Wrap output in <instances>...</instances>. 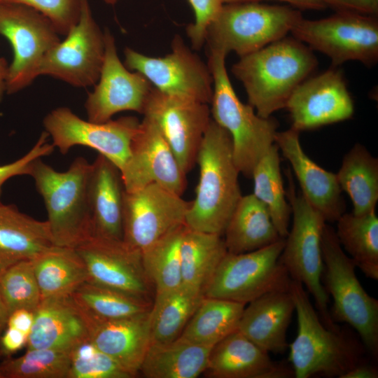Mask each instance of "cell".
<instances>
[{
  "mask_svg": "<svg viewBox=\"0 0 378 378\" xmlns=\"http://www.w3.org/2000/svg\"><path fill=\"white\" fill-rule=\"evenodd\" d=\"M317 65L310 48L293 36H284L241 57L231 71L243 84L248 104L267 118L286 107L293 92Z\"/></svg>",
  "mask_w": 378,
  "mask_h": 378,
  "instance_id": "6da1fadb",
  "label": "cell"
},
{
  "mask_svg": "<svg viewBox=\"0 0 378 378\" xmlns=\"http://www.w3.org/2000/svg\"><path fill=\"white\" fill-rule=\"evenodd\" d=\"M196 162L199 181L185 224L192 230L223 235L242 195L231 136L212 118L199 148Z\"/></svg>",
  "mask_w": 378,
  "mask_h": 378,
  "instance_id": "7a4b0ae2",
  "label": "cell"
},
{
  "mask_svg": "<svg viewBox=\"0 0 378 378\" xmlns=\"http://www.w3.org/2000/svg\"><path fill=\"white\" fill-rule=\"evenodd\" d=\"M289 292L298 317V332L288 345L289 361L296 378L339 377L362 363V348L340 329L322 322L304 286L291 280Z\"/></svg>",
  "mask_w": 378,
  "mask_h": 378,
  "instance_id": "3957f363",
  "label": "cell"
},
{
  "mask_svg": "<svg viewBox=\"0 0 378 378\" xmlns=\"http://www.w3.org/2000/svg\"><path fill=\"white\" fill-rule=\"evenodd\" d=\"M32 164L29 176L42 197L55 246L76 248L92 237L88 185L91 164L76 158L65 172L43 162Z\"/></svg>",
  "mask_w": 378,
  "mask_h": 378,
  "instance_id": "277c9868",
  "label": "cell"
},
{
  "mask_svg": "<svg viewBox=\"0 0 378 378\" xmlns=\"http://www.w3.org/2000/svg\"><path fill=\"white\" fill-rule=\"evenodd\" d=\"M225 57L222 52H209L208 65L213 77L210 112L212 120L231 136L233 158L239 173L251 178L257 162L275 143L279 124L272 117L259 116L253 106L239 99L227 72Z\"/></svg>",
  "mask_w": 378,
  "mask_h": 378,
  "instance_id": "5b68a950",
  "label": "cell"
},
{
  "mask_svg": "<svg viewBox=\"0 0 378 378\" xmlns=\"http://www.w3.org/2000/svg\"><path fill=\"white\" fill-rule=\"evenodd\" d=\"M302 18L290 5L224 4L207 26L204 43L209 52H234L241 57L286 36Z\"/></svg>",
  "mask_w": 378,
  "mask_h": 378,
  "instance_id": "8992f818",
  "label": "cell"
},
{
  "mask_svg": "<svg viewBox=\"0 0 378 378\" xmlns=\"http://www.w3.org/2000/svg\"><path fill=\"white\" fill-rule=\"evenodd\" d=\"M323 286L330 294L333 321L354 328L374 356L378 354V300L363 288L354 261L342 248L335 230L326 224L322 236Z\"/></svg>",
  "mask_w": 378,
  "mask_h": 378,
  "instance_id": "52a82bcc",
  "label": "cell"
},
{
  "mask_svg": "<svg viewBox=\"0 0 378 378\" xmlns=\"http://www.w3.org/2000/svg\"><path fill=\"white\" fill-rule=\"evenodd\" d=\"M288 172L289 188L286 197L291 208L293 224L285 238L279 260L291 280L301 283L314 298L323 324L337 330L340 328L335 324L328 311V295L322 284L321 244L326 221L302 194L296 193L290 173Z\"/></svg>",
  "mask_w": 378,
  "mask_h": 378,
  "instance_id": "ba28073f",
  "label": "cell"
},
{
  "mask_svg": "<svg viewBox=\"0 0 378 378\" xmlns=\"http://www.w3.org/2000/svg\"><path fill=\"white\" fill-rule=\"evenodd\" d=\"M285 238L260 249L227 252L206 286L204 296L245 304L275 291L289 290L291 279L279 260Z\"/></svg>",
  "mask_w": 378,
  "mask_h": 378,
  "instance_id": "9c48e42d",
  "label": "cell"
},
{
  "mask_svg": "<svg viewBox=\"0 0 378 378\" xmlns=\"http://www.w3.org/2000/svg\"><path fill=\"white\" fill-rule=\"evenodd\" d=\"M290 33L312 50L327 55L332 66L351 60L371 66L378 60L376 16L336 11L322 19L302 18Z\"/></svg>",
  "mask_w": 378,
  "mask_h": 378,
  "instance_id": "30bf717a",
  "label": "cell"
},
{
  "mask_svg": "<svg viewBox=\"0 0 378 378\" xmlns=\"http://www.w3.org/2000/svg\"><path fill=\"white\" fill-rule=\"evenodd\" d=\"M52 22L28 6L0 3V35L10 42L13 59L8 66L6 93L15 94L38 76L46 53L61 40Z\"/></svg>",
  "mask_w": 378,
  "mask_h": 378,
  "instance_id": "8fae6325",
  "label": "cell"
},
{
  "mask_svg": "<svg viewBox=\"0 0 378 378\" xmlns=\"http://www.w3.org/2000/svg\"><path fill=\"white\" fill-rule=\"evenodd\" d=\"M124 55L125 66L143 74L160 92L206 104L211 102L213 77L209 66L179 35L174 36L172 50L164 57H149L130 48L125 49Z\"/></svg>",
  "mask_w": 378,
  "mask_h": 378,
  "instance_id": "7c38bea8",
  "label": "cell"
},
{
  "mask_svg": "<svg viewBox=\"0 0 378 378\" xmlns=\"http://www.w3.org/2000/svg\"><path fill=\"white\" fill-rule=\"evenodd\" d=\"M139 121L135 117H122L104 122L79 118L67 107L49 112L43 124L52 144L65 155L75 146L90 147L99 152L120 170L127 162L132 139Z\"/></svg>",
  "mask_w": 378,
  "mask_h": 378,
  "instance_id": "4fadbf2b",
  "label": "cell"
},
{
  "mask_svg": "<svg viewBox=\"0 0 378 378\" xmlns=\"http://www.w3.org/2000/svg\"><path fill=\"white\" fill-rule=\"evenodd\" d=\"M65 36L43 57L39 76L77 88L94 85L104 57V34L93 18L88 0H81L78 20Z\"/></svg>",
  "mask_w": 378,
  "mask_h": 378,
  "instance_id": "5bb4252c",
  "label": "cell"
},
{
  "mask_svg": "<svg viewBox=\"0 0 378 378\" xmlns=\"http://www.w3.org/2000/svg\"><path fill=\"white\" fill-rule=\"evenodd\" d=\"M190 202L157 184L123 196V241L144 251L162 237L185 224Z\"/></svg>",
  "mask_w": 378,
  "mask_h": 378,
  "instance_id": "9a60e30c",
  "label": "cell"
},
{
  "mask_svg": "<svg viewBox=\"0 0 378 378\" xmlns=\"http://www.w3.org/2000/svg\"><path fill=\"white\" fill-rule=\"evenodd\" d=\"M142 114L156 124L186 174L196 163L211 120L208 104L169 96L153 88Z\"/></svg>",
  "mask_w": 378,
  "mask_h": 378,
  "instance_id": "2e32d148",
  "label": "cell"
},
{
  "mask_svg": "<svg viewBox=\"0 0 378 378\" xmlns=\"http://www.w3.org/2000/svg\"><path fill=\"white\" fill-rule=\"evenodd\" d=\"M83 260L88 281L153 304L154 288L141 253L123 240L91 237L76 248Z\"/></svg>",
  "mask_w": 378,
  "mask_h": 378,
  "instance_id": "e0dca14e",
  "label": "cell"
},
{
  "mask_svg": "<svg viewBox=\"0 0 378 378\" xmlns=\"http://www.w3.org/2000/svg\"><path fill=\"white\" fill-rule=\"evenodd\" d=\"M104 34L105 50L99 77L85 103L88 120L96 122L110 120L125 111L142 114L153 88L143 74L129 71L120 60L113 36L108 30Z\"/></svg>",
  "mask_w": 378,
  "mask_h": 378,
  "instance_id": "ac0fdd59",
  "label": "cell"
},
{
  "mask_svg": "<svg viewBox=\"0 0 378 378\" xmlns=\"http://www.w3.org/2000/svg\"><path fill=\"white\" fill-rule=\"evenodd\" d=\"M125 190L157 184L181 195L186 174L156 124L144 116L132 139L130 156L120 170Z\"/></svg>",
  "mask_w": 378,
  "mask_h": 378,
  "instance_id": "d6986e66",
  "label": "cell"
},
{
  "mask_svg": "<svg viewBox=\"0 0 378 378\" xmlns=\"http://www.w3.org/2000/svg\"><path fill=\"white\" fill-rule=\"evenodd\" d=\"M285 108L291 128L299 132L348 120L354 113L344 77L335 66L304 80L293 92Z\"/></svg>",
  "mask_w": 378,
  "mask_h": 378,
  "instance_id": "ffe728a7",
  "label": "cell"
},
{
  "mask_svg": "<svg viewBox=\"0 0 378 378\" xmlns=\"http://www.w3.org/2000/svg\"><path fill=\"white\" fill-rule=\"evenodd\" d=\"M34 314L27 349L70 352L77 345L90 340L94 319L70 295L41 300Z\"/></svg>",
  "mask_w": 378,
  "mask_h": 378,
  "instance_id": "44dd1931",
  "label": "cell"
},
{
  "mask_svg": "<svg viewBox=\"0 0 378 378\" xmlns=\"http://www.w3.org/2000/svg\"><path fill=\"white\" fill-rule=\"evenodd\" d=\"M299 134L291 127L277 132L275 144L290 164L303 197L326 221L336 222L345 213L337 174L324 169L308 157L302 148Z\"/></svg>",
  "mask_w": 378,
  "mask_h": 378,
  "instance_id": "7402d4cb",
  "label": "cell"
},
{
  "mask_svg": "<svg viewBox=\"0 0 378 378\" xmlns=\"http://www.w3.org/2000/svg\"><path fill=\"white\" fill-rule=\"evenodd\" d=\"M205 375L215 378H289L292 367L273 361L269 353L238 330L211 349Z\"/></svg>",
  "mask_w": 378,
  "mask_h": 378,
  "instance_id": "603a6c76",
  "label": "cell"
},
{
  "mask_svg": "<svg viewBox=\"0 0 378 378\" xmlns=\"http://www.w3.org/2000/svg\"><path fill=\"white\" fill-rule=\"evenodd\" d=\"M88 192L92 237L122 240L125 188L121 172L101 154L91 164Z\"/></svg>",
  "mask_w": 378,
  "mask_h": 378,
  "instance_id": "cb8c5ba5",
  "label": "cell"
},
{
  "mask_svg": "<svg viewBox=\"0 0 378 378\" xmlns=\"http://www.w3.org/2000/svg\"><path fill=\"white\" fill-rule=\"evenodd\" d=\"M248 304L237 330L268 353L284 354L288 348L287 330L295 312L289 290L269 293Z\"/></svg>",
  "mask_w": 378,
  "mask_h": 378,
  "instance_id": "d4e9b609",
  "label": "cell"
},
{
  "mask_svg": "<svg viewBox=\"0 0 378 378\" xmlns=\"http://www.w3.org/2000/svg\"><path fill=\"white\" fill-rule=\"evenodd\" d=\"M150 312L120 319L94 318L90 341L133 377L139 371L150 344Z\"/></svg>",
  "mask_w": 378,
  "mask_h": 378,
  "instance_id": "484cf974",
  "label": "cell"
},
{
  "mask_svg": "<svg viewBox=\"0 0 378 378\" xmlns=\"http://www.w3.org/2000/svg\"><path fill=\"white\" fill-rule=\"evenodd\" d=\"M54 246L49 225L0 201V275L11 265L33 260Z\"/></svg>",
  "mask_w": 378,
  "mask_h": 378,
  "instance_id": "4316f807",
  "label": "cell"
},
{
  "mask_svg": "<svg viewBox=\"0 0 378 378\" xmlns=\"http://www.w3.org/2000/svg\"><path fill=\"white\" fill-rule=\"evenodd\" d=\"M223 235L227 251L231 253L255 251L282 238L267 207L253 193L241 195Z\"/></svg>",
  "mask_w": 378,
  "mask_h": 378,
  "instance_id": "83f0119b",
  "label": "cell"
},
{
  "mask_svg": "<svg viewBox=\"0 0 378 378\" xmlns=\"http://www.w3.org/2000/svg\"><path fill=\"white\" fill-rule=\"evenodd\" d=\"M211 349L180 337L152 342L139 371L147 378H195L205 371Z\"/></svg>",
  "mask_w": 378,
  "mask_h": 378,
  "instance_id": "f1b7e54d",
  "label": "cell"
},
{
  "mask_svg": "<svg viewBox=\"0 0 378 378\" xmlns=\"http://www.w3.org/2000/svg\"><path fill=\"white\" fill-rule=\"evenodd\" d=\"M41 300L70 295L88 280L85 262L76 248L52 246L32 260Z\"/></svg>",
  "mask_w": 378,
  "mask_h": 378,
  "instance_id": "f546056e",
  "label": "cell"
},
{
  "mask_svg": "<svg viewBox=\"0 0 378 378\" xmlns=\"http://www.w3.org/2000/svg\"><path fill=\"white\" fill-rule=\"evenodd\" d=\"M227 253L223 235L185 226L181 242L182 285L203 293Z\"/></svg>",
  "mask_w": 378,
  "mask_h": 378,
  "instance_id": "4dcf8cb0",
  "label": "cell"
},
{
  "mask_svg": "<svg viewBox=\"0 0 378 378\" xmlns=\"http://www.w3.org/2000/svg\"><path fill=\"white\" fill-rule=\"evenodd\" d=\"M342 190L352 202V214L375 211L378 201V160L360 144H356L344 155L336 174Z\"/></svg>",
  "mask_w": 378,
  "mask_h": 378,
  "instance_id": "1f68e13d",
  "label": "cell"
},
{
  "mask_svg": "<svg viewBox=\"0 0 378 378\" xmlns=\"http://www.w3.org/2000/svg\"><path fill=\"white\" fill-rule=\"evenodd\" d=\"M245 306L241 302L204 296L178 337L213 348L237 330Z\"/></svg>",
  "mask_w": 378,
  "mask_h": 378,
  "instance_id": "d6a6232c",
  "label": "cell"
},
{
  "mask_svg": "<svg viewBox=\"0 0 378 378\" xmlns=\"http://www.w3.org/2000/svg\"><path fill=\"white\" fill-rule=\"evenodd\" d=\"M335 230L343 250L368 278L378 279V218L375 211L363 215L344 213Z\"/></svg>",
  "mask_w": 378,
  "mask_h": 378,
  "instance_id": "836d02e7",
  "label": "cell"
},
{
  "mask_svg": "<svg viewBox=\"0 0 378 378\" xmlns=\"http://www.w3.org/2000/svg\"><path fill=\"white\" fill-rule=\"evenodd\" d=\"M203 297L202 293L183 285L154 297L150 312V343L168 342L176 339Z\"/></svg>",
  "mask_w": 378,
  "mask_h": 378,
  "instance_id": "e575fe53",
  "label": "cell"
},
{
  "mask_svg": "<svg viewBox=\"0 0 378 378\" xmlns=\"http://www.w3.org/2000/svg\"><path fill=\"white\" fill-rule=\"evenodd\" d=\"M279 150L274 143L254 167L253 195L267 207L282 238L288 233L291 208L286 200L281 173Z\"/></svg>",
  "mask_w": 378,
  "mask_h": 378,
  "instance_id": "d590c367",
  "label": "cell"
},
{
  "mask_svg": "<svg viewBox=\"0 0 378 378\" xmlns=\"http://www.w3.org/2000/svg\"><path fill=\"white\" fill-rule=\"evenodd\" d=\"M186 224L173 230L141 252L143 265L155 296L182 285L181 242Z\"/></svg>",
  "mask_w": 378,
  "mask_h": 378,
  "instance_id": "8d00e7d4",
  "label": "cell"
},
{
  "mask_svg": "<svg viewBox=\"0 0 378 378\" xmlns=\"http://www.w3.org/2000/svg\"><path fill=\"white\" fill-rule=\"evenodd\" d=\"M94 319L113 320L139 316L150 311L152 304L88 281L70 295Z\"/></svg>",
  "mask_w": 378,
  "mask_h": 378,
  "instance_id": "74e56055",
  "label": "cell"
},
{
  "mask_svg": "<svg viewBox=\"0 0 378 378\" xmlns=\"http://www.w3.org/2000/svg\"><path fill=\"white\" fill-rule=\"evenodd\" d=\"M69 367V351L27 349L20 357L0 362V378H67Z\"/></svg>",
  "mask_w": 378,
  "mask_h": 378,
  "instance_id": "f35d334b",
  "label": "cell"
},
{
  "mask_svg": "<svg viewBox=\"0 0 378 378\" xmlns=\"http://www.w3.org/2000/svg\"><path fill=\"white\" fill-rule=\"evenodd\" d=\"M0 291L9 314L18 309L34 311L41 301L32 260L18 262L0 275Z\"/></svg>",
  "mask_w": 378,
  "mask_h": 378,
  "instance_id": "ab89813d",
  "label": "cell"
},
{
  "mask_svg": "<svg viewBox=\"0 0 378 378\" xmlns=\"http://www.w3.org/2000/svg\"><path fill=\"white\" fill-rule=\"evenodd\" d=\"M67 378H131L133 376L90 340L69 352Z\"/></svg>",
  "mask_w": 378,
  "mask_h": 378,
  "instance_id": "60d3db41",
  "label": "cell"
},
{
  "mask_svg": "<svg viewBox=\"0 0 378 378\" xmlns=\"http://www.w3.org/2000/svg\"><path fill=\"white\" fill-rule=\"evenodd\" d=\"M81 0H0V3L21 4L47 17L57 33L66 36L77 23Z\"/></svg>",
  "mask_w": 378,
  "mask_h": 378,
  "instance_id": "b9f144b4",
  "label": "cell"
},
{
  "mask_svg": "<svg viewBox=\"0 0 378 378\" xmlns=\"http://www.w3.org/2000/svg\"><path fill=\"white\" fill-rule=\"evenodd\" d=\"M113 4L117 0H104ZM195 14V22L188 24L186 33L194 49L199 50L204 43L207 26L224 4L223 0H188Z\"/></svg>",
  "mask_w": 378,
  "mask_h": 378,
  "instance_id": "7bdbcfd3",
  "label": "cell"
},
{
  "mask_svg": "<svg viewBox=\"0 0 378 378\" xmlns=\"http://www.w3.org/2000/svg\"><path fill=\"white\" fill-rule=\"evenodd\" d=\"M46 132H43L34 146L20 158L0 165V197L4 183L12 177L30 174L33 162L38 158L50 155L55 147L48 141Z\"/></svg>",
  "mask_w": 378,
  "mask_h": 378,
  "instance_id": "ee69618b",
  "label": "cell"
},
{
  "mask_svg": "<svg viewBox=\"0 0 378 378\" xmlns=\"http://www.w3.org/2000/svg\"><path fill=\"white\" fill-rule=\"evenodd\" d=\"M326 7L335 11H350L377 16L378 0H323Z\"/></svg>",
  "mask_w": 378,
  "mask_h": 378,
  "instance_id": "f6af8a7d",
  "label": "cell"
},
{
  "mask_svg": "<svg viewBox=\"0 0 378 378\" xmlns=\"http://www.w3.org/2000/svg\"><path fill=\"white\" fill-rule=\"evenodd\" d=\"M28 336L10 327H7L0 338V349L2 354L8 355L21 349L27 345Z\"/></svg>",
  "mask_w": 378,
  "mask_h": 378,
  "instance_id": "bcb514c9",
  "label": "cell"
},
{
  "mask_svg": "<svg viewBox=\"0 0 378 378\" xmlns=\"http://www.w3.org/2000/svg\"><path fill=\"white\" fill-rule=\"evenodd\" d=\"M34 319V312L27 309H18L8 316L6 327L13 328L29 335Z\"/></svg>",
  "mask_w": 378,
  "mask_h": 378,
  "instance_id": "7dc6e473",
  "label": "cell"
},
{
  "mask_svg": "<svg viewBox=\"0 0 378 378\" xmlns=\"http://www.w3.org/2000/svg\"><path fill=\"white\" fill-rule=\"evenodd\" d=\"M262 1H276L288 4L299 10H322L326 8L323 0H223L224 4L240 2H261Z\"/></svg>",
  "mask_w": 378,
  "mask_h": 378,
  "instance_id": "c3c4849f",
  "label": "cell"
},
{
  "mask_svg": "<svg viewBox=\"0 0 378 378\" xmlns=\"http://www.w3.org/2000/svg\"><path fill=\"white\" fill-rule=\"evenodd\" d=\"M377 369L370 365L360 363L344 374L342 378H377Z\"/></svg>",
  "mask_w": 378,
  "mask_h": 378,
  "instance_id": "681fc988",
  "label": "cell"
},
{
  "mask_svg": "<svg viewBox=\"0 0 378 378\" xmlns=\"http://www.w3.org/2000/svg\"><path fill=\"white\" fill-rule=\"evenodd\" d=\"M8 64L4 57H0V102L6 92V78Z\"/></svg>",
  "mask_w": 378,
  "mask_h": 378,
  "instance_id": "f907efd6",
  "label": "cell"
},
{
  "mask_svg": "<svg viewBox=\"0 0 378 378\" xmlns=\"http://www.w3.org/2000/svg\"><path fill=\"white\" fill-rule=\"evenodd\" d=\"M9 313L2 299L0 291V334L6 326Z\"/></svg>",
  "mask_w": 378,
  "mask_h": 378,
  "instance_id": "816d5d0a",
  "label": "cell"
}]
</instances>
